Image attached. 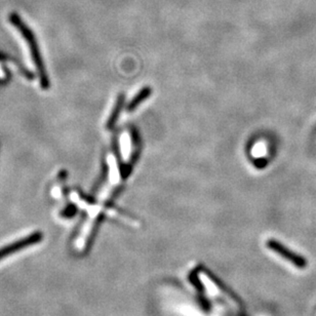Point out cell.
<instances>
[{"instance_id":"obj_5","label":"cell","mask_w":316,"mask_h":316,"mask_svg":"<svg viewBox=\"0 0 316 316\" xmlns=\"http://www.w3.org/2000/svg\"><path fill=\"white\" fill-rule=\"evenodd\" d=\"M42 239V234L40 232H35L28 236L24 237L19 240H16L13 243H10L8 245H5L2 249H0V261L7 258L10 254L20 252L22 250L27 249L31 245H34L41 241Z\"/></svg>"},{"instance_id":"obj_6","label":"cell","mask_w":316,"mask_h":316,"mask_svg":"<svg viewBox=\"0 0 316 316\" xmlns=\"http://www.w3.org/2000/svg\"><path fill=\"white\" fill-rule=\"evenodd\" d=\"M149 95H150V90H149V89H144V90H142L141 92H140V93L135 96V98L133 99V101H131V102L129 103V105H128V110H129V111L134 110V109L138 106V105L141 104V103H142V102L147 98V96H148Z\"/></svg>"},{"instance_id":"obj_1","label":"cell","mask_w":316,"mask_h":316,"mask_svg":"<svg viewBox=\"0 0 316 316\" xmlns=\"http://www.w3.org/2000/svg\"><path fill=\"white\" fill-rule=\"evenodd\" d=\"M191 280L210 304L234 316H241L240 302L206 271L203 269L194 271Z\"/></svg>"},{"instance_id":"obj_8","label":"cell","mask_w":316,"mask_h":316,"mask_svg":"<svg viewBox=\"0 0 316 316\" xmlns=\"http://www.w3.org/2000/svg\"><path fill=\"white\" fill-rule=\"evenodd\" d=\"M4 75H5V74H4V71L2 70V68L0 67V78H3Z\"/></svg>"},{"instance_id":"obj_7","label":"cell","mask_w":316,"mask_h":316,"mask_svg":"<svg viewBox=\"0 0 316 316\" xmlns=\"http://www.w3.org/2000/svg\"><path fill=\"white\" fill-rule=\"evenodd\" d=\"M121 104H122V96H119V99H118L115 106H114V109H113L112 113L110 114L109 119L107 121V127H111L114 125V122H115V120H116V118L118 116V114H119V111H120Z\"/></svg>"},{"instance_id":"obj_4","label":"cell","mask_w":316,"mask_h":316,"mask_svg":"<svg viewBox=\"0 0 316 316\" xmlns=\"http://www.w3.org/2000/svg\"><path fill=\"white\" fill-rule=\"evenodd\" d=\"M267 247L269 250L272 252L276 253L279 254L280 257L284 258V260L288 261L289 263H292L294 266L299 269H304L307 266V261L301 256V254L293 252L292 250L287 249L284 244L280 243L277 240L274 239H270L267 241Z\"/></svg>"},{"instance_id":"obj_3","label":"cell","mask_w":316,"mask_h":316,"mask_svg":"<svg viewBox=\"0 0 316 316\" xmlns=\"http://www.w3.org/2000/svg\"><path fill=\"white\" fill-rule=\"evenodd\" d=\"M83 207L87 209V217L74 239L73 247L77 253H83L89 245L95 226L98 225L103 205H91L86 203Z\"/></svg>"},{"instance_id":"obj_2","label":"cell","mask_w":316,"mask_h":316,"mask_svg":"<svg viewBox=\"0 0 316 316\" xmlns=\"http://www.w3.org/2000/svg\"><path fill=\"white\" fill-rule=\"evenodd\" d=\"M10 21L17 29V31L21 33L22 37L24 38L26 43H27V46L29 47V54H30L31 60H32L35 68H36V70H37V75L39 78V82H40L41 87L42 89H47L49 85L48 77H47V74L46 71L45 65H43L40 52L38 49L37 42H36V39H35L34 34L27 27V26L24 24V22L21 20V17L17 15H16V14L10 15Z\"/></svg>"}]
</instances>
